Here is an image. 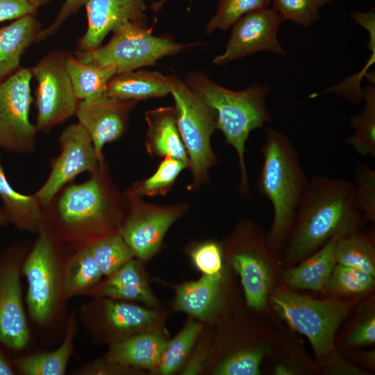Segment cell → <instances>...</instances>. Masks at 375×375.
<instances>
[{
	"instance_id": "ac0fdd59",
	"label": "cell",
	"mask_w": 375,
	"mask_h": 375,
	"mask_svg": "<svg viewBox=\"0 0 375 375\" xmlns=\"http://www.w3.org/2000/svg\"><path fill=\"white\" fill-rule=\"evenodd\" d=\"M88 27L78 41L79 51L99 47L105 38L125 22L146 24V0H88Z\"/></svg>"
},
{
	"instance_id": "9a60e30c",
	"label": "cell",
	"mask_w": 375,
	"mask_h": 375,
	"mask_svg": "<svg viewBox=\"0 0 375 375\" xmlns=\"http://www.w3.org/2000/svg\"><path fill=\"white\" fill-rule=\"evenodd\" d=\"M60 144V156L48 179L35 195L43 206L48 205L67 182L82 172H96L101 163L90 137L79 123L64 130Z\"/></svg>"
},
{
	"instance_id": "60d3db41",
	"label": "cell",
	"mask_w": 375,
	"mask_h": 375,
	"mask_svg": "<svg viewBox=\"0 0 375 375\" xmlns=\"http://www.w3.org/2000/svg\"><path fill=\"white\" fill-rule=\"evenodd\" d=\"M88 0H65L61 6L54 21L47 28L39 32L37 42H40L47 37L54 34L61 25L72 15L84 6Z\"/></svg>"
},
{
	"instance_id": "cb8c5ba5",
	"label": "cell",
	"mask_w": 375,
	"mask_h": 375,
	"mask_svg": "<svg viewBox=\"0 0 375 375\" xmlns=\"http://www.w3.org/2000/svg\"><path fill=\"white\" fill-rule=\"evenodd\" d=\"M223 276L203 274L197 281L183 283L176 289V310L206 321L212 316L220 300Z\"/></svg>"
},
{
	"instance_id": "44dd1931",
	"label": "cell",
	"mask_w": 375,
	"mask_h": 375,
	"mask_svg": "<svg viewBox=\"0 0 375 375\" xmlns=\"http://www.w3.org/2000/svg\"><path fill=\"white\" fill-rule=\"evenodd\" d=\"M127 301H139L149 306L156 299L149 287L138 262L131 259L116 272L100 281L84 294Z\"/></svg>"
},
{
	"instance_id": "7dc6e473",
	"label": "cell",
	"mask_w": 375,
	"mask_h": 375,
	"mask_svg": "<svg viewBox=\"0 0 375 375\" xmlns=\"http://www.w3.org/2000/svg\"><path fill=\"white\" fill-rule=\"evenodd\" d=\"M292 371L288 367L283 365H279L276 367L274 369V374H292Z\"/></svg>"
},
{
	"instance_id": "c3c4849f",
	"label": "cell",
	"mask_w": 375,
	"mask_h": 375,
	"mask_svg": "<svg viewBox=\"0 0 375 375\" xmlns=\"http://www.w3.org/2000/svg\"><path fill=\"white\" fill-rule=\"evenodd\" d=\"M31 5L38 9L40 6H44L53 0H27Z\"/></svg>"
},
{
	"instance_id": "4dcf8cb0",
	"label": "cell",
	"mask_w": 375,
	"mask_h": 375,
	"mask_svg": "<svg viewBox=\"0 0 375 375\" xmlns=\"http://www.w3.org/2000/svg\"><path fill=\"white\" fill-rule=\"evenodd\" d=\"M365 105L362 112L350 119L354 133L348 137L347 144L360 156H375V88L367 85L362 89Z\"/></svg>"
},
{
	"instance_id": "8fae6325",
	"label": "cell",
	"mask_w": 375,
	"mask_h": 375,
	"mask_svg": "<svg viewBox=\"0 0 375 375\" xmlns=\"http://www.w3.org/2000/svg\"><path fill=\"white\" fill-rule=\"evenodd\" d=\"M135 197V206L119 224L118 233L134 257L146 260L158 251L167 231L188 210V204L159 206Z\"/></svg>"
},
{
	"instance_id": "d6a6232c",
	"label": "cell",
	"mask_w": 375,
	"mask_h": 375,
	"mask_svg": "<svg viewBox=\"0 0 375 375\" xmlns=\"http://www.w3.org/2000/svg\"><path fill=\"white\" fill-rule=\"evenodd\" d=\"M88 245L106 277L113 274L134 258L132 251L118 232L101 237Z\"/></svg>"
},
{
	"instance_id": "681fc988",
	"label": "cell",
	"mask_w": 375,
	"mask_h": 375,
	"mask_svg": "<svg viewBox=\"0 0 375 375\" xmlns=\"http://www.w3.org/2000/svg\"><path fill=\"white\" fill-rule=\"evenodd\" d=\"M6 220V216L0 211V226L3 225Z\"/></svg>"
},
{
	"instance_id": "2e32d148",
	"label": "cell",
	"mask_w": 375,
	"mask_h": 375,
	"mask_svg": "<svg viewBox=\"0 0 375 375\" xmlns=\"http://www.w3.org/2000/svg\"><path fill=\"white\" fill-rule=\"evenodd\" d=\"M58 210L62 223L69 228L91 231L99 238L108 235L105 231L107 199L97 178L69 187L60 199Z\"/></svg>"
},
{
	"instance_id": "bcb514c9",
	"label": "cell",
	"mask_w": 375,
	"mask_h": 375,
	"mask_svg": "<svg viewBox=\"0 0 375 375\" xmlns=\"http://www.w3.org/2000/svg\"><path fill=\"white\" fill-rule=\"evenodd\" d=\"M15 372L0 351V375H12Z\"/></svg>"
},
{
	"instance_id": "f546056e",
	"label": "cell",
	"mask_w": 375,
	"mask_h": 375,
	"mask_svg": "<svg viewBox=\"0 0 375 375\" xmlns=\"http://www.w3.org/2000/svg\"><path fill=\"white\" fill-rule=\"evenodd\" d=\"M335 258L338 264L359 269L375 276L374 237L360 229L337 240Z\"/></svg>"
},
{
	"instance_id": "603a6c76",
	"label": "cell",
	"mask_w": 375,
	"mask_h": 375,
	"mask_svg": "<svg viewBox=\"0 0 375 375\" xmlns=\"http://www.w3.org/2000/svg\"><path fill=\"white\" fill-rule=\"evenodd\" d=\"M42 25L36 15L15 19L0 28V84L18 71L25 51L36 42Z\"/></svg>"
},
{
	"instance_id": "83f0119b",
	"label": "cell",
	"mask_w": 375,
	"mask_h": 375,
	"mask_svg": "<svg viewBox=\"0 0 375 375\" xmlns=\"http://www.w3.org/2000/svg\"><path fill=\"white\" fill-rule=\"evenodd\" d=\"M66 67L80 101L105 94L109 81L117 74L114 66L84 63L69 53Z\"/></svg>"
},
{
	"instance_id": "52a82bcc",
	"label": "cell",
	"mask_w": 375,
	"mask_h": 375,
	"mask_svg": "<svg viewBox=\"0 0 375 375\" xmlns=\"http://www.w3.org/2000/svg\"><path fill=\"white\" fill-rule=\"evenodd\" d=\"M271 303L279 316L310 341L317 356L334 350V336L349 313V304L335 299L317 300L288 290H276Z\"/></svg>"
},
{
	"instance_id": "4fadbf2b",
	"label": "cell",
	"mask_w": 375,
	"mask_h": 375,
	"mask_svg": "<svg viewBox=\"0 0 375 375\" xmlns=\"http://www.w3.org/2000/svg\"><path fill=\"white\" fill-rule=\"evenodd\" d=\"M283 22L273 8L267 7L244 15L232 26L225 50L215 57L213 63L223 65L259 51L285 54L277 38Z\"/></svg>"
},
{
	"instance_id": "277c9868",
	"label": "cell",
	"mask_w": 375,
	"mask_h": 375,
	"mask_svg": "<svg viewBox=\"0 0 375 375\" xmlns=\"http://www.w3.org/2000/svg\"><path fill=\"white\" fill-rule=\"evenodd\" d=\"M22 265L27 282L26 303L28 315L38 326L47 328L63 312L62 274L65 260L57 251L44 224Z\"/></svg>"
},
{
	"instance_id": "ba28073f",
	"label": "cell",
	"mask_w": 375,
	"mask_h": 375,
	"mask_svg": "<svg viewBox=\"0 0 375 375\" xmlns=\"http://www.w3.org/2000/svg\"><path fill=\"white\" fill-rule=\"evenodd\" d=\"M159 318L153 310L107 297L82 304L77 317L93 341L109 345L152 328Z\"/></svg>"
},
{
	"instance_id": "f35d334b",
	"label": "cell",
	"mask_w": 375,
	"mask_h": 375,
	"mask_svg": "<svg viewBox=\"0 0 375 375\" xmlns=\"http://www.w3.org/2000/svg\"><path fill=\"white\" fill-rule=\"evenodd\" d=\"M273 8L285 20L309 26L318 20L319 10L331 0H271Z\"/></svg>"
},
{
	"instance_id": "e0dca14e",
	"label": "cell",
	"mask_w": 375,
	"mask_h": 375,
	"mask_svg": "<svg viewBox=\"0 0 375 375\" xmlns=\"http://www.w3.org/2000/svg\"><path fill=\"white\" fill-rule=\"evenodd\" d=\"M135 102L117 99L106 94L80 101L76 112L78 123L90 137L101 163L103 147L124 133L128 115Z\"/></svg>"
},
{
	"instance_id": "7a4b0ae2",
	"label": "cell",
	"mask_w": 375,
	"mask_h": 375,
	"mask_svg": "<svg viewBox=\"0 0 375 375\" xmlns=\"http://www.w3.org/2000/svg\"><path fill=\"white\" fill-rule=\"evenodd\" d=\"M185 83L213 110L217 129L237 153L240 172L239 194L243 199L250 198L246 143L252 131L271 121L265 103L269 88L254 84L242 90H231L196 72L189 73Z\"/></svg>"
},
{
	"instance_id": "d6986e66",
	"label": "cell",
	"mask_w": 375,
	"mask_h": 375,
	"mask_svg": "<svg viewBox=\"0 0 375 375\" xmlns=\"http://www.w3.org/2000/svg\"><path fill=\"white\" fill-rule=\"evenodd\" d=\"M167 342L162 332L152 328L110 344L103 358L126 368L153 371Z\"/></svg>"
},
{
	"instance_id": "5bb4252c",
	"label": "cell",
	"mask_w": 375,
	"mask_h": 375,
	"mask_svg": "<svg viewBox=\"0 0 375 375\" xmlns=\"http://www.w3.org/2000/svg\"><path fill=\"white\" fill-rule=\"evenodd\" d=\"M26 256L0 258V343L15 351L26 347L31 340L21 286Z\"/></svg>"
},
{
	"instance_id": "4316f807",
	"label": "cell",
	"mask_w": 375,
	"mask_h": 375,
	"mask_svg": "<svg viewBox=\"0 0 375 375\" xmlns=\"http://www.w3.org/2000/svg\"><path fill=\"white\" fill-rule=\"evenodd\" d=\"M103 276L88 245L65 259L62 274V292L65 301L84 295Z\"/></svg>"
},
{
	"instance_id": "7c38bea8",
	"label": "cell",
	"mask_w": 375,
	"mask_h": 375,
	"mask_svg": "<svg viewBox=\"0 0 375 375\" xmlns=\"http://www.w3.org/2000/svg\"><path fill=\"white\" fill-rule=\"evenodd\" d=\"M31 69L21 67L0 84V146L15 150L31 149L37 132L29 120L32 101Z\"/></svg>"
},
{
	"instance_id": "ffe728a7",
	"label": "cell",
	"mask_w": 375,
	"mask_h": 375,
	"mask_svg": "<svg viewBox=\"0 0 375 375\" xmlns=\"http://www.w3.org/2000/svg\"><path fill=\"white\" fill-rule=\"evenodd\" d=\"M147 125L145 146L153 157H170L185 163L188 156L178 129L174 106L147 110L144 115Z\"/></svg>"
},
{
	"instance_id": "f1b7e54d",
	"label": "cell",
	"mask_w": 375,
	"mask_h": 375,
	"mask_svg": "<svg viewBox=\"0 0 375 375\" xmlns=\"http://www.w3.org/2000/svg\"><path fill=\"white\" fill-rule=\"evenodd\" d=\"M0 197L7 210L8 218L17 227L39 233L44 225L40 202L36 197L16 192L6 179L0 165Z\"/></svg>"
},
{
	"instance_id": "836d02e7",
	"label": "cell",
	"mask_w": 375,
	"mask_h": 375,
	"mask_svg": "<svg viewBox=\"0 0 375 375\" xmlns=\"http://www.w3.org/2000/svg\"><path fill=\"white\" fill-rule=\"evenodd\" d=\"M186 168L188 165L181 160L165 157L152 175L133 185L131 195L140 198L165 195Z\"/></svg>"
},
{
	"instance_id": "e575fe53",
	"label": "cell",
	"mask_w": 375,
	"mask_h": 375,
	"mask_svg": "<svg viewBox=\"0 0 375 375\" xmlns=\"http://www.w3.org/2000/svg\"><path fill=\"white\" fill-rule=\"evenodd\" d=\"M271 0H220L217 9L206 25V32L225 31L244 15L267 8Z\"/></svg>"
},
{
	"instance_id": "7bdbcfd3",
	"label": "cell",
	"mask_w": 375,
	"mask_h": 375,
	"mask_svg": "<svg viewBox=\"0 0 375 375\" xmlns=\"http://www.w3.org/2000/svg\"><path fill=\"white\" fill-rule=\"evenodd\" d=\"M38 9L27 0H0V22L36 15Z\"/></svg>"
},
{
	"instance_id": "74e56055",
	"label": "cell",
	"mask_w": 375,
	"mask_h": 375,
	"mask_svg": "<svg viewBox=\"0 0 375 375\" xmlns=\"http://www.w3.org/2000/svg\"><path fill=\"white\" fill-rule=\"evenodd\" d=\"M267 349L263 347L240 349L226 358L214 371L217 375H258Z\"/></svg>"
},
{
	"instance_id": "3957f363",
	"label": "cell",
	"mask_w": 375,
	"mask_h": 375,
	"mask_svg": "<svg viewBox=\"0 0 375 375\" xmlns=\"http://www.w3.org/2000/svg\"><path fill=\"white\" fill-rule=\"evenodd\" d=\"M261 153L256 189L272 206L273 221L266 239L270 249H278L288 241L309 178L294 145L285 133L267 128Z\"/></svg>"
},
{
	"instance_id": "d590c367",
	"label": "cell",
	"mask_w": 375,
	"mask_h": 375,
	"mask_svg": "<svg viewBox=\"0 0 375 375\" xmlns=\"http://www.w3.org/2000/svg\"><path fill=\"white\" fill-rule=\"evenodd\" d=\"M355 205L365 222L375 221V169L358 162L353 177Z\"/></svg>"
},
{
	"instance_id": "ee69618b",
	"label": "cell",
	"mask_w": 375,
	"mask_h": 375,
	"mask_svg": "<svg viewBox=\"0 0 375 375\" xmlns=\"http://www.w3.org/2000/svg\"><path fill=\"white\" fill-rule=\"evenodd\" d=\"M375 342V317L371 315L358 324L349 335L347 342L352 346H363Z\"/></svg>"
},
{
	"instance_id": "30bf717a",
	"label": "cell",
	"mask_w": 375,
	"mask_h": 375,
	"mask_svg": "<svg viewBox=\"0 0 375 375\" xmlns=\"http://www.w3.org/2000/svg\"><path fill=\"white\" fill-rule=\"evenodd\" d=\"M267 239L250 221L240 223L227 242L231 262L239 274L248 306L265 307L271 286V274L265 258Z\"/></svg>"
},
{
	"instance_id": "f6af8a7d",
	"label": "cell",
	"mask_w": 375,
	"mask_h": 375,
	"mask_svg": "<svg viewBox=\"0 0 375 375\" xmlns=\"http://www.w3.org/2000/svg\"><path fill=\"white\" fill-rule=\"evenodd\" d=\"M208 347L206 342L198 345L192 355L187 360L182 374H197L202 371L207 357Z\"/></svg>"
},
{
	"instance_id": "8d00e7d4",
	"label": "cell",
	"mask_w": 375,
	"mask_h": 375,
	"mask_svg": "<svg viewBox=\"0 0 375 375\" xmlns=\"http://www.w3.org/2000/svg\"><path fill=\"white\" fill-rule=\"evenodd\" d=\"M374 285V276L361 269L336 263L327 288L338 294H354L367 292Z\"/></svg>"
},
{
	"instance_id": "7402d4cb",
	"label": "cell",
	"mask_w": 375,
	"mask_h": 375,
	"mask_svg": "<svg viewBox=\"0 0 375 375\" xmlns=\"http://www.w3.org/2000/svg\"><path fill=\"white\" fill-rule=\"evenodd\" d=\"M174 76L138 69L116 74L106 90L108 97L122 101H138L162 97L171 93Z\"/></svg>"
},
{
	"instance_id": "6da1fadb",
	"label": "cell",
	"mask_w": 375,
	"mask_h": 375,
	"mask_svg": "<svg viewBox=\"0 0 375 375\" xmlns=\"http://www.w3.org/2000/svg\"><path fill=\"white\" fill-rule=\"evenodd\" d=\"M365 222L355 205L351 181L313 175L297 210L287 241V260L304 259L331 238L361 229Z\"/></svg>"
},
{
	"instance_id": "484cf974",
	"label": "cell",
	"mask_w": 375,
	"mask_h": 375,
	"mask_svg": "<svg viewBox=\"0 0 375 375\" xmlns=\"http://www.w3.org/2000/svg\"><path fill=\"white\" fill-rule=\"evenodd\" d=\"M338 238H331L320 249L306 257L299 266L285 272L283 274L285 282L296 289L314 291L326 289L336 265L335 247Z\"/></svg>"
},
{
	"instance_id": "9c48e42d",
	"label": "cell",
	"mask_w": 375,
	"mask_h": 375,
	"mask_svg": "<svg viewBox=\"0 0 375 375\" xmlns=\"http://www.w3.org/2000/svg\"><path fill=\"white\" fill-rule=\"evenodd\" d=\"M68 53L64 50L51 51L31 68L38 83L35 92L38 130L49 129L76 112L80 100L67 70Z\"/></svg>"
},
{
	"instance_id": "ab89813d",
	"label": "cell",
	"mask_w": 375,
	"mask_h": 375,
	"mask_svg": "<svg viewBox=\"0 0 375 375\" xmlns=\"http://www.w3.org/2000/svg\"><path fill=\"white\" fill-rule=\"evenodd\" d=\"M190 257L194 265L203 274L215 275L222 272V249L215 242L208 241L194 246Z\"/></svg>"
},
{
	"instance_id": "d4e9b609",
	"label": "cell",
	"mask_w": 375,
	"mask_h": 375,
	"mask_svg": "<svg viewBox=\"0 0 375 375\" xmlns=\"http://www.w3.org/2000/svg\"><path fill=\"white\" fill-rule=\"evenodd\" d=\"M78 328L76 311L67 317L64 337L56 349L23 356L16 362V367L24 375H63L74 349V342Z\"/></svg>"
},
{
	"instance_id": "8992f818",
	"label": "cell",
	"mask_w": 375,
	"mask_h": 375,
	"mask_svg": "<svg viewBox=\"0 0 375 375\" xmlns=\"http://www.w3.org/2000/svg\"><path fill=\"white\" fill-rule=\"evenodd\" d=\"M171 94L174 101L176 123L184 144L192 172V190L199 188L208 178V171L217 162L211 137L217 129L213 110L185 83L174 76Z\"/></svg>"
},
{
	"instance_id": "b9f144b4",
	"label": "cell",
	"mask_w": 375,
	"mask_h": 375,
	"mask_svg": "<svg viewBox=\"0 0 375 375\" xmlns=\"http://www.w3.org/2000/svg\"><path fill=\"white\" fill-rule=\"evenodd\" d=\"M135 369L126 368L106 360L103 358L86 363L76 369L72 374L76 375H98V374H122L131 372Z\"/></svg>"
},
{
	"instance_id": "5b68a950",
	"label": "cell",
	"mask_w": 375,
	"mask_h": 375,
	"mask_svg": "<svg viewBox=\"0 0 375 375\" xmlns=\"http://www.w3.org/2000/svg\"><path fill=\"white\" fill-rule=\"evenodd\" d=\"M192 45L153 35L147 25L125 22L112 31L107 44L88 51H78L74 56L84 63L114 66L118 74L155 65L160 59Z\"/></svg>"
},
{
	"instance_id": "1f68e13d",
	"label": "cell",
	"mask_w": 375,
	"mask_h": 375,
	"mask_svg": "<svg viewBox=\"0 0 375 375\" xmlns=\"http://www.w3.org/2000/svg\"><path fill=\"white\" fill-rule=\"evenodd\" d=\"M202 330L201 322L190 319L183 329L167 342L159 365L154 371L160 374L169 375L180 369L190 356Z\"/></svg>"
}]
</instances>
